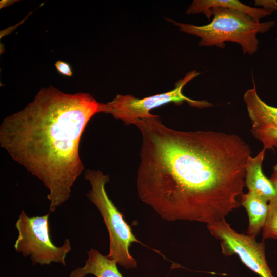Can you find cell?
Instances as JSON below:
<instances>
[{
	"instance_id": "6da1fadb",
	"label": "cell",
	"mask_w": 277,
	"mask_h": 277,
	"mask_svg": "<svg viewBox=\"0 0 277 277\" xmlns=\"http://www.w3.org/2000/svg\"><path fill=\"white\" fill-rule=\"evenodd\" d=\"M134 124L142 136L138 197L163 219L209 225L241 205L251 156L249 146L241 137L177 131L157 115Z\"/></svg>"
},
{
	"instance_id": "7a4b0ae2",
	"label": "cell",
	"mask_w": 277,
	"mask_h": 277,
	"mask_svg": "<svg viewBox=\"0 0 277 277\" xmlns=\"http://www.w3.org/2000/svg\"><path fill=\"white\" fill-rule=\"evenodd\" d=\"M101 105L88 93L68 94L50 86L1 123V147L49 189L51 212L69 199L84 170L81 138Z\"/></svg>"
},
{
	"instance_id": "3957f363",
	"label": "cell",
	"mask_w": 277,
	"mask_h": 277,
	"mask_svg": "<svg viewBox=\"0 0 277 277\" xmlns=\"http://www.w3.org/2000/svg\"><path fill=\"white\" fill-rule=\"evenodd\" d=\"M211 13L212 21L203 26L169 21L180 31L200 37V46L222 48L225 42L230 41L239 44L244 54L250 55L258 49L257 34L267 32L275 25L273 21L256 23L247 14L230 8H214Z\"/></svg>"
},
{
	"instance_id": "277c9868",
	"label": "cell",
	"mask_w": 277,
	"mask_h": 277,
	"mask_svg": "<svg viewBox=\"0 0 277 277\" xmlns=\"http://www.w3.org/2000/svg\"><path fill=\"white\" fill-rule=\"evenodd\" d=\"M84 177L91 186L86 196L98 209L108 232L109 251L106 256L125 268L136 267V261L131 255L129 247L132 243L140 242L107 194L105 185L109 176L100 170L88 169Z\"/></svg>"
},
{
	"instance_id": "5b68a950",
	"label": "cell",
	"mask_w": 277,
	"mask_h": 277,
	"mask_svg": "<svg viewBox=\"0 0 277 277\" xmlns=\"http://www.w3.org/2000/svg\"><path fill=\"white\" fill-rule=\"evenodd\" d=\"M50 214L29 217L22 210L15 223L18 235L14 247L23 256H30L33 265L54 262L65 266L66 254L71 250L70 242L66 239L61 246L53 243L50 235Z\"/></svg>"
},
{
	"instance_id": "8992f818",
	"label": "cell",
	"mask_w": 277,
	"mask_h": 277,
	"mask_svg": "<svg viewBox=\"0 0 277 277\" xmlns=\"http://www.w3.org/2000/svg\"><path fill=\"white\" fill-rule=\"evenodd\" d=\"M200 74L196 70L189 72L176 83L173 90L142 99L131 95H117L111 101L102 103V112L110 114L128 125L134 124L138 119L154 116L155 115L150 113V110L170 102L180 105L186 102L192 106L200 108L212 106L207 101L193 100L182 93L183 87Z\"/></svg>"
},
{
	"instance_id": "52a82bcc",
	"label": "cell",
	"mask_w": 277,
	"mask_h": 277,
	"mask_svg": "<svg viewBox=\"0 0 277 277\" xmlns=\"http://www.w3.org/2000/svg\"><path fill=\"white\" fill-rule=\"evenodd\" d=\"M210 234L220 242L225 256L237 255L241 261L260 277H274L265 256L264 241L240 233L233 229L225 219L207 225Z\"/></svg>"
},
{
	"instance_id": "ba28073f",
	"label": "cell",
	"mask_w": 277,
	"mask_h": 277,
	"mask_svg": "<svg viewBox=\"0 0 277 277\" xmlns=\"http://www.w3.org/2000/svg\"><path fill=\"white\" fill-rule=\"evenodd\" d=\"M253 87L246 91L244 101L252 124V132L261 141L264 148L273 149L277 147V118L267 113L264 109L259 96L254 80Z\"/></svg>"
},
{
	"instance_id": "9c48e42d",
	"label": "cell",
	"mask_w": 277,
	"mask_h": 277,
	"mask_svg": "<svg viewBox=\"0 0 277 277\" xmlns=\"http://www.w3.org/2000/svg\"><path fill=\"white\" fill-rule=\"evenodd\" d=\"M266 149H263L254 157L250 156L245 169V186L248 191L263 196L268 202L277 196L273 186L263 173L262 164Z\"/></svg>"
},
{
	"instance_id": "30bf717a",
	"label": "cell",
	"mask_w": 277,
	"mask_h": 277,
	"mask_svg": "<svg viewBox=\"0 0 277 277\" xmlns=\"http://www.w3.org/2000/svg\"><path fill=\"white\" fill-rule=\"evenodd\" d=\"M230 8L244 13L256 23L272 12L263 8L252 7L243 4L238 0H194L187 8L186 14H204L208 20L212 16L211 10L214 8Z\"/></svg>"
},
{
	"instance_id": "8fae6325",
	"label": "cell",
	"mask_w": 277,
	"mask_h": 277,
	"mask_svg": "<svg viewBox=\"0 0 277 277\" xmlns=\"http://www.w3.org/2000/svg\"><path fill=\"white\" fill-rule=\"evenodd\" d=\"M241 205L245 208L248 216L247 234L255 238L265 223L268 212V201L259 194L248 191L242 195Z\"/></svg>"
},
{
	"instance_id": "7c38bea8",
	"label": "cell",
	"mask_w": 277,
	"mask_h": 277,
	"mask_svg": "<svg viewBox=\"0 0 277 277\" xmlns=\"http://www.w3.org/2000/svg\"><path fill=\"white\" fill-rule=\"evenodd\" d=\"M87 255L88 259L85 265L71 271L69 277H85L88 274L96 277H123L115 261L108 259L93 248L87 252Z\"/></svg>"
},
{
	"instance_id": "4fadbf2b",
	"label": "cell",
	"mask_w": 277,
	"mask_h": 277,
	"mask_svg": "<svg viewBox=\"0 0 277 277\" xmlns=\"http://www.w3.org/2000/svg\"><path fill=\"white\" fill-rule=\"evenodd\" d=\"M263 239L277 240V196L268 202V212L262 229Z\"/></svg>"
},
{
	"instance_id": "5bb4252c",
	"label": "cell",
	"mask_w": 277,
	"mask_h": 277,
	"mask_svg": "<svg viewBox=\"0 0 277 277\" xmlns=\"http://www.w3.org/2000/svg\"><path fill=\"white\" fill-rule=\"evenodd\" d=\"M255 6H262L263 9L273 12L277 11V1L276 0H255Z\"/></svg>"
},
{
	"instance_id": "9a60e30c",
	"label": "cell",
	"mask_w": 277,
	"mask_h": 277,
	"mask_svg": "<svg viewBox=\"0 0 277 277\" xmlns=\"http://www.w3.org/2000/svg\"><path fill=\"white\" fill-rule=\"evenodd\" d=\"M55 66L61 74L67 76L72 75L71 68L68 63L59 60L55 63Z\"/></svg>"
},
{
	"instance_id": "2e32d148",
	"label": "cell",
	"mask_w": 277,
	"mask_h": 277,
	"mask_svg": "<svg viewBox=\"0 0 277 277\" xmlns=\"http://www.w3.org/2000/svg\"><path fill=\"white\" fill-rule=\"evenodd\" d=\"M262 105L264 109L265 110V111L267 113L272 115L273 116H274L276 118H277V107L271 106L267 104L263 101L262 102Z\"/></svg>"
},
{
	"instance_id": "e0dca14e",
	"label": "cell",
	"mask_w": 277,
	"mask_h": 277,
	"mask_svg": "<svg viewBox=\"0 0 277 277\" xmlns=\"http://www.w3.org/2000/svg\"><path fill=\"white\" fill-rule=\"evenodd\" d=\"M270 180L271 181L277 194V164L273 167V171Z\"/></svg>"
},
{
	"instance_id": "ac0fdd59",
	"label": "cell",
	"mask_w": 277,
	"mask_h": 277,
	"mask_svg": "<svg viewBox=\"0 0 277 277\" xmlns=\"http://www.w3.org/2000/svg\"><path fill=\"white\" fill-rule=\"evenodd\" d=\"M16 1L11 0H2L0 2V8H2L5 7L9 6L13 4Z\"/></svg>"
},
{
	"instance_id": "d6986e66",
	"label": "cell",
	"mask_w": 277,
	"mask_h": 277,
	"mask_svg": "<svg viewBox=\"0 0 277 277\" xmlns=\"http://www.w3.org/2000/svg\"><path fill=\"white\" fill-rule=\"evenodd\" d=\"M276 41H277V38H276Z\"/></svg>"
}]
</instances>
